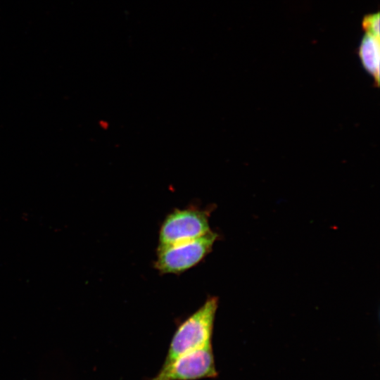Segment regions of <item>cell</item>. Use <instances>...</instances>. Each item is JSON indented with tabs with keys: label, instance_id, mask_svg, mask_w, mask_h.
<instances>
[{
	"label": "cell",
	"instance_id": "cell-1",
	"mask_svg": "<svg viewBox=\"0 0 380 380\" xmlns=\"http://www.w3.org/2000/svg\"><path fill=\"white\" fill-rule=\"evenodd\" d=\"M217 305V298L210 297L181 323L172 336L163 364L185 353L212 343Z\"/></svg>",
	"mask_w": 380,
	"mask_h": 380
},
{
	"label": "cell",
	"instance_id": "cell-6",
	"mask_svg": "<svg viewBox=\"0 0 380 380\" xmlns=\"http://www.w3.org/2000/svg\"><path fill=\"white\" fill-rule=\"evenodd\" d=\"M362 26L367 34L379 38V13L365 16L362 20Z\"/></svg>",
	"mask_w": 380,
	"mask_h": 380
},
{
	"label": "cell",
	"instance_id": "cell-2",
	"mask_svg": "<svg viewBox=\"0 0 380 380\" xmlns=\"http://www.w3.org/2000/svg\"><path fill=\"white\" fill-rule=\"evenodd\" d=\"M218 234L212 230L189 241L158 246L154 267L160 274H181L198 265L210 253Z\"/></svg>",
	"mask_w": 380,
	"mask_h": 380
},
{
	"label": "cell",
	"instance_id": "cell-3",
	"mask_svg": "<svg viewBox=\"0 0 380 380\" xmlns=\"http://www.w3.org/2000/svg\"><path fill=\"white\" fill-rule=\"evenodd\" d=\"M211 208L195 205L175 208L161 222L158 232V246L189 241L201 237L211 231L209 217Z\"/></svg>",
	"mask_w": 380,
	"mask_h": 380
},
{
	"label": "cell",
	"instance_id": "cell-4",
	"mask_svg": "<svg viewBox=\"0 0 380 380\" xmlns=\"http://www.w3.org/2000/svg\"><path fill=\"white\" fill-rule=\"evenodd\" d=\"M212 343L185 353L163 365L150 380H196L217 376Z\"/></svg>",
	"mask_w": 380,
	"mask_h": 380
},
{
	"label": "cell",
	"instance_id": "cell-5",
	"mask_svg": "<svg viewBox=\"0 0 380 380\" xmlns=\"http://www.w3.org/2000/svg\"><path fill=\"white\" fill-rule=\"evenodd\" d=\"M358 56L363 68L373 77L374 84L379 86L380 63L379 38L367 34L365 35L358 49Z\"/></svg>",
	"mask_w": 380,
	"mask_h": 380
}]
</instances>
